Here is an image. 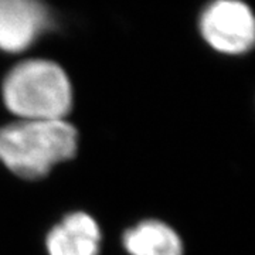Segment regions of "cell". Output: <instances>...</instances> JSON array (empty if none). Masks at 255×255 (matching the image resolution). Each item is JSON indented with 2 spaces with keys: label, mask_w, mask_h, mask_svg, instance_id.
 <instances>
[{
  "label": "cell",
  "mask_w": 255,
  "mask_h": 255,
  "mask_svg": "<svg viewBox=\"0 0 255 255\" xmlns=\"http://www.w3.org/2000/svg\"><path fill=\"white\" fill-rule=\"evenodd\" d=\"M4 104L23 119H63L73 105V92L64 70L46 60L14 67L3 84Z\"/></svg>",
  "instance_id": "cell-2"
},
{
  "label": "cell",
  "mask_w": 255,
  "mask_h": 255,
  "mask_svg": "<svg viewBox=\"0 0 255 255\" xmlns=\"http://www.w3.org/2000/svg\"><path fill=\"white\" fill-rule=\"evenodd\" d=\"M203 37L210 46L240 54L254 44L255 23L251 10L238 0H217L201 16Z\"/></svg>",
  "instance_id": "cell-3"
},
{
  "label": "cell",
  "mask_w": 255,
  "mask_h": 255,
  "mask_svg": "<svg viewBox=\"0 0 255 255\" xmlns=\"http://www.w3.org/2000/svg\"><path fill=\"white\" fill-rule=\"evenodd\" d=\"M51 26L40 0H0V50L18 53Z\"/></svg>",
  "instance_id": "cell-4"
},
{
  "label": "cell",
  "mask_w": 255,
  "mask_h": 255,
  "mask_svg": "<svg viewBox=\"0 0 255 255\" xmlns=\"http://www.w3.org/2000/svg\"><path fill=\"white\" fill-rule=\"evenodd\" d=\"M100 227L91 216L74 213L55 226L47 237L50 255H98Z\"/></svg>",
  "instance_id": "cell-5"
},
{
  "label": "cell",
  "mask_w": 255,
  "mask_h": 255,
  "mask_svg": "<svg viewBox=\"0 0 255 255\" xmlns=\"http://www.w3.org/2000/svg\"><path fill=\"white\" fill-rule=\"evenodd\" d=\"M124 246L130 255H182L179 236L160 221H143L128 230Z\"/></svg>",
  "instance_id": "cell-6"
},
{
  "label": "cell",
  "mask_w": 255,
  "mask_h": 255,
  "mask_svg": "<svg viewBox=\"0 0 255 255\" xmlns=\"http://www.w3.org/2000/svg\"><path fill=\"white\" fill-rule=\"evenodd\" d=\"M77 130L64 119H23L0 128V160L26 179L47 174L75 155Z\"/></svg>",
  "instance_id": "cell-1"
}]
</instances>
